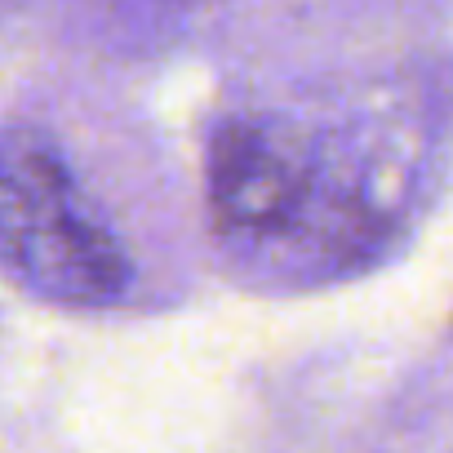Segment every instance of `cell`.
I'll use <instances>...</instances> for the list:
<instances>
[{"instance_id":"1","label":"cell","mask_w":453,"mask_h":453,"mask_svg":"<svg viewBox=\"0 0 453 453\" xmlns=\"http://www.w3.org/2000/svg\"><path fill=\"white\" fill-rule=\"evenodd\" d=\"M378 134L289 111H236L213 125L204 196L222 250L276 285L365 272L395 241L413 169Z\"/></svg>"},{"instance_id":"2","label":"cell","mask_w":453,"mask_h":453,"mask_svg":"<svg viewBox=\"0 0 453 453\" xmlns=\"http://www.w3.org/2000/svg\"><path fill=\"white\" fill-rule=\"evenodd\" d=\"M0 276L67 311L116 307L134 280L120 236L41 125L0 129Z\"/></svg>"}]
</instances>
